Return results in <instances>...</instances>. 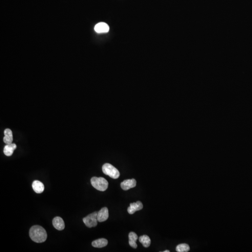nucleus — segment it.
Here are the masks:
<instances>
[{
    "mask_svg": "<svg viewBox=\"0 0 252 252\" xmlns=\"http://www.w3.org/2000/svg\"><path fill=\"white\" fill-rule=\"evenodd\" d=\"M136 186V181L134 179H127L123 181L121 184V188L124 191L135 187Z\"/></svg>",
    "mask_w": 252,
    "mask_h": 252,
    "instance_id": "39448f33",
    "label": "nucleus"
},
{
    "mask_svg": "<svg viewBox=\"0 0 252 252\" xmlns=\"http://www.w3.org/2000/svg\"><path fill=\"white\" fill-rule=\"evenodd\" d=\"M102 171L105 174L113 179H117L120 176V174L119 171L112 165L108 163L103 165Z\"/></svg>",
    "mask_w": 252,
    "mask_h": 252,
    "instance_id": "7ed1b4c3",
    "label": "nucleus"
},
{
    "mask_svg": "<svg viewBox=\"0 0 252 252\" xmlns=\"http://www.w3.org/2000/svg\"><path fill=\"white\" fill-rule=\"evenodd\" d=\"M129 244L130 246L133 248L136 249L137 248V245L136 244V240L138 239V236L134 232H130L129 234Z\"/></svg>",
    "mask_w": 252,
    "mask_h": 252,
    "instance_id": "ddd939ff",
    "label": "nucleus"
},
{
    "mask_svg": "<svg viewBox=\"0 0 252 252\" xmlns=\"http://www.w3.org/2000/svg\"><path fill=\"white\" fill-rule=\"evenodd\" d=\"M17 148L16 144H6L5 146L3 149V152L5 155L7 156H10L13 154V152Z\"/></svg>",
    "mask_w": 252,
    "mask_h": 252,
    "instance_id": "f8f14e48",
    "label": "nucleus"
},
{
    "mask_svg": "<svg viewBox=\"0 0 252 252\" xmlns=\"http://www.w3.org/2000/svg\"><path fill=\"white\" fill-rule=\"evenodd\" d=\"M29 235L31 239L36 243H43L46 240L47 238L46 231L43 227L38 225L30 228Z\"/></svg>",
    "mask_w": 252,
    "mask_h": 252,
    "instance_id": "f257e3e1",
    "label": "nucleus"
},
{
    "mask_svg": "<svg viewBox=\"0 0 252 252\" xmlns=\"http://www.w3.org/2000/svg\"><path fill=\"white\" fill-rule=\"evenodd\" d=\"M94 30L98 33H104L108 32L109 27L107 24L105 23H100L95 25Z\"/></svg>",
    "mask_w": 252,
    "mask_h": 252,
    "instance_id": "1a4fd4ad",
    "label": "nucleus"
},
{
    "mask_svg": "<svg viewBox=\"0 0 252 252\" xmlns=\"http://www.w3.org/2000/svg\"><path fill=\"white\" fill-rule=\"evenodd\" d=\"M53 227L59 231L63 230L65 228V222L61 218L56 217L52 220Z\"/></svg>",
    "mask_w": 252,
    "mask_h": 252,
    "instance_id": "0eeeda50",
    "label": "nucleus"
},
{
    "mask_svg": "<svg viewBox=\"0 0 252 252\" xmlns=\"http://www.w3.org/2000/svg\"><path fill=\"white\" fill-rule=\"evenodd\" d=\"M97 214L98 212H94L83 218V221L87 227L92 228L97 226L98 221L97 219Z\"/></svg>",
    "mask_w": 252,
    "mask_h": 252,
    "instance_id": "20e7f679",
    "label": "nucleus"
},
{
    "mask_svg": "<svg viewBox=\"0 0 252 252\" xmlns=\"http://www.w3.org/2000/svg\"><path fill=\"white\" fill-rule=\"evenodd\" d=\"M143 208L142 202L138 201L135 203H131L129 207L128 208V212L130 214H133L136 211H140Z\"/></svg>",
    "mask_w": 252,
    "mask_h": 252,
    "instance_id": "423d86ee",
    "label": "nucleus"
},
{
    "mask_svg": "<svg viewBox=\"0 0 252 252\" xmlns=\"http://www.w3.org/2000/svg\"><path fill=\"white\" fill-rule=\"evenodd\" d=\"M91 183L92 186L98 191L104 192L108 188V183L103 177H93L91 179Z\"/></svg>",
    "mask_w": 252,
    "mask_h": 252,
    "instance_id": "f03ea898",
    "label": "nucleus"
},
{
    "mask_svg": "<svg viewBox=\"0 0 252 252\" xmlns=\"http://www.w3.org/2000/svg\"><path fill=\"white\" fill-rule=\"evenodd\" d=\"M108 210L107 207H103L102 209L97 214V219L100 222H104L108 218Z\"/></svg>",
    "mask_w": 252,
    "mask_h": 252,
    "instance_id": "6e6552de",
    "label": "nucleus"
},
{
    "mask_svg": "<svg viewBox=\"0 0 252 252\" xmlns=\"http://www.w3.org/2000/svg\"><path fill=\"white\" fill-rule=\"evenodd\" d=\"M164 252H170V251L169 250H166L164 251Z\"/></svg>",
    "mask_w": 252,
    "mask_h": 252,
    "instance_id": "f3484780",
    "label": "nucleus"
},
{
    "mask_svg": "<svg viewBox=\"0 0 252 252\" xmlns=\"http://www.w3.org/2000/svg\"><path fill=\"white\" fill-rule=\"evenodd\" d=\"M190 247L188 244L183 243L177 245L176 247V251L178 252H187L190 250Z\"/></svg>",
    "mask_w": 252,
    "mask_h": 252,
    "instance_id": "dca6fc26",
    "label": "nucleus"
},
{
    "mask_svg": "<svg viewBox=\"0 0 252 252\" xmlns=\"http://www.w3.org/2000/svg\"><path fill=\"white\" fill-rule=\"evenodd\" d=\"M32 186L34 192L38 194L41 193L45 189L44 184L39 180L33 181Z\"/></svg>",
    "mask_w": 252,
    "mask_h": 252,
    "instance_id": "9b49d317",
    "label": "nucleus"
},
{
    "mask_svg": "<svg viewBox=\"0 0 252 252\" xmlns=\"http://www.w3.org/2000/svg\"><path fill=\"white\" fill-rule=\"evenodd\" d=\"M139 241L143 244L145 248L150 247L151 244V240L150 238L146 235L141 236L139 238Z\"/></svg>",
    "mask_w": 252,
    "mask_h": 252,
    "instance_id": "2eb2a0df",
    "label": "nucleus"
},
{
    "mask_svg": "<svg viewBox=\"0 0 252 252\" xmlns=\"http://www.w3.org/2000/svg\"><path fill=\"white\" fill-rule=\"evenodd\" d=\"M4 137L3 138V142L6 144H12L13 142V137L12 132L10 129H6L4 132Z\"/></svg>",
    "mask_w": 252,
    "mask_h": 252,
    "instance_id": "9d476101",
    "label": "nucleus"
},
{
    "mask_svg": "<svg viewBox=\"0 0 252 252\" xmlns=\"http://www.w3.org/2000/svg\"><path fill=\"white\" fill-rule=\"evenodd\" d=\"M108 244V241L106 239L102 238L94 240L92 245L94 248H102L106 247Z\"/></svg>",
    "mask_w": 252,
    "mask_h": 252,
    "instance_id": "4468645a",
    "label": "nucleus"
}]
</instances>
